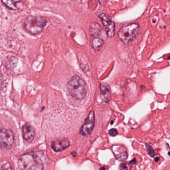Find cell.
Masks as SVG:
<instances>
[{
    "mask_svg": "<svg viewBox=\"0 0 170 170\" xmlns=\"http://www.w3.org/2000/svg\"><path fill=\"white\" fill-rule=\"evenodd\" d=\"M47 24V20L40 16H29L23 21V28L28 34L36 36L43 31Z\"/></svg>",
    "mask_w": 170,
    "mask_h": 170,
    "instance_id": "1",
    "label": "cell"
},
{
    "mask_svg": "<svg viewBox=\"0 0 170 170\" xmlns=\"http://www.w3.org/2000/svg\"><path fill=\"white\" fill-rule=\"evenodd\" d=\"M67 88L69 94L75 99H82L86 96V84L78 76L71 77L67 83Z\"/></svg>",
    "mask_w": 170,
    "mask_h": 170,
    "instance_id": "2",
    "label": "cell"
},
{
    "mask_svg": "<svg viewBox=\"0 0 170 170\" xmlns=\"http://www.w3.org/2000/svg\"><path fill=\"white\" fill-rule=\"evenodd\" d=\"M140 30V26L136 23L124 26L119 29L117 36L122 43L128 44L134 41L138 36Z\"/></svg>",
    "mask_w": 170,
    "mask_h": 170,
    "instance_id": "3",
    "label": "cell"
},
{
    "mask_svg": "<svg viewBox=\"0 0 170 170\" xmlns=\"http://www.w3.org/2000/svg\"><path fill=\"white\" fill-rule=\"evenodd\" d=\"M20 160L24 169L27 170H43V169L41 159L33 153L24 154L20 157Z\"/></svg>",
    "mask_w": 170,
    "mask_h": 170,
    "instance_id": "4",
    "label": "cell"
},
{
    "mask_svg": "<svg viewBox=\"0 0 170 170\" xmlns=\"http://www.w3.org/2000/svg\"><path fill=\"white\" fill-rule=\"evenodd\" d=\"M14 142V136L12 131L9 129H2L0 133V143L1 148L10 149Z\"/></svg>",
    "mask_w": 170,
    "mask_h": 170,
    "instance_id": "5",
    "label": "cell"
},
{
    "mask_svg": "<svg viewBox=\"0 0 170 170\" xmlns=\"http://www.w3.org/2000/svg\"><path fill=\"white\" fill-rule=\"evenodd\" d=\"M95 124V114L94 111H91L88 115L84 123L80 130V133L83 136L91 134Z\"/></svg>",
    "mask_w": 170,
    "mask_h": 170,
    "instance_id": "6",
    "label": "cell"
},
{
    "mask_svg": "<svg viewBox=\"0 0 170 170\" xmlns=\"http://www.w3.org/2000/svg\"><path fill=\"white\" fill-rule=\"evenodd\" d=\"M99 17L105 28L107 35L110 38L113 37L115 35V22L112 21L111 18L104 13L100 14Z\"/></svg>",
    "mask_w": 170,
    "mask_h": 170,
    "instance_id": "7",
    "label": "cell"
},
{
    "mask_svg": "<svg viewBox=\"0 0 170 170\" xmlns=\"http://www.w3.org/2000/svg\"><path fill=\"white\" fill-rule=\"evenodd\" d=\"M22 136L25 141L31 143L34 139L36 132L31 126L29 124H26L22 127Z\"/></svg>",
    "mask_w": 170,
    "mask_h": 170,
    "instance_id": "8",
    "label": "cell"
},
{
    "mask_svg": "<svg viewBox=\"0 0 170 170\" xmlns=\"http://www.w3.org/2000/svg\"><path fill=\"white\" fill-rule=\"evenodd\" d=\"M70 145V143L67 139L58 140L52 141V148L55 151H62L68 148Z\"/></svg>",
    "mask_w": 170,
    "mask_h": 170,
    "instance_id": "9",
    "label": "cell"
},
{
    "mask_svg": "<svg viewBox=\"0 0 170 170\" xmlns=\"http://www.w3.org/2000/svg\"><path fill=\"white\" fill-rule=\"evenodd\" d=\"M102 29L101 26L98 24V23L93 22L90 24L89 27V34L90 37H95L99 36L101 37L102 34Z\"/></svg>",
    "mask_w": 170,
    "mask_h": 170,
    "instance_id": "10",
    "label": "cell"
},
{
    "mask_svg": "<svg viewBox=\"0 0 170 170\" xmlns=\"http://www.w3.org/2000/svg\"><path fill=\"white\" fill-rule=\"evenodd\" d=\"M100 90L102 99H103V101L106 102L109 101L111 98V94L110 92V88L108 85L104 83H101Z\"/></svg>",
    "mask_w": 170,
    "mask_h": 170,
    "instance_id": "11",
    "label": "cell"
},
{
    "mask_svg": "<svg viewBox=\"0 0 170 170\" xmlns=\"http://www.w3.org/2000/svg\"><path fill=\"white\" fill-rule=\"evenodd\" d=\"M104 41L101 37L95 36L90 38V44L92 48L95 51H98L101 48Z\"/></svg>",
    "mask_w": 170,
    "mask_h": 170,
    "instance_id": "12",
    "label": "cell"
},
{
    "mask_svg": "<svg viewBox=\"0 0 170 170\" xmlns=\"http://www.w3.org/2000/svg\"><path fill=\"white\" fill-rule=\"evenodd\" d=\"M21 1L22 0H2V2L8 8L15 10L17 9V3L21 2Z\"/></svg>",
    "mask_w": 170,
    "mask_h": 170,
    "instance_id": "13",
    "label": "cell"
},
{
    "mask_svg": "<svg viewBox=\"0 0 170 170\" xmlns=\"http://www.w3.org/2000/svg\"><path fill=\"white\" fill-rule=\"evenodd\" d=\"M17 59L16 57H8L5 59V64L6 67L7 69H13L15 68V65H17Z\"/></svg>",
    "mask_w": 170,
    "mask_h": 170,
    "instance_id": "14",
    "label": "cell"
},
{
    "mask_svg": "<svg viewBox=\"0 0 170 170\" xmlns=\"http://www.w3.org/2000/svg\"><path fill=\"white\" fill-rule=\"evenodd\" d=\"M127 157H128V154L127 152H124L123 153L118 155L116 156V159L120 161H124L127 159Z\"/></svg>",
    "mask_w": 170,
    "mask_h": 170,
    "instance_id": "15",
    "label": "cell"
},
{
    "mask_svg": "<svg viewBox=\"0 0 170 170\" xmlns=\"http://www.w3.org/2000/svg\"><path fill=\"white\" fill-rule=\"evenodd\" d=\"M146 149L147 150V152H148L150 156L152 158H153L155 156V152L153 150L152 147L148 144H146Z\"/></svg>",
    "mask_w": 170,
    "mask_h": 170,
    "instance_id": "16",
    "label": "cell"
},
{
    "mask_svg": "<svg viewBox=\"0 0 170 170\" xmlns=\"http://www.w3.org/2000/svg\"><path fill=\"white\" fill-rule=\"evenodd\" d=\"M120 167L121 169H123V170H130L131 169L130 165L126 163H123L121 164Z\"/></svg>",
    "mask_w": 170,
    "mask_h": 170,
    "instance_id": "17",
    "label": "cell"
},
{
    "mask_svg": "<svg viewBox=\"0 0 170 170\" xmlns=\"http://www.w3.org/2000/svg\"><path fill=\"white\" fill-rule=\"evenodd\" d=\"M108 133H109L110 136L114 137V136H116L117 134H118V131H117L116 129H111L108 131Z\"/></svg>",
    "mask_w": 170,
    "mask_h": 170,
    "instance_id": "18",
    "label": "cell"
},
{
    "mask_svg": "<svg viewBox=\"0 0 170 170\" xmlns=\"http://www.w3.org/2000/svg\"><path fill=\"white\" fill-rule=\"evenodd\" d=\"M1 170H9V169H12V168L10 166L9 163H7L2 166L1 168Z\"/></svg>",
    "mask_w": 170,
    "mask_h": 170,
    "instance_id": "19",
    "label": "cell"
},
{
    "mask_svg": "<svg viewBox=\"0 0 170 170\" xmlns=\"http://www.w3.org/2000/svg\"><path fill=\"white\" fill-rule=\"evenodd\" d=\"M136 162H137V161H136V159H135V158H134V159L131 160V161L129 162V163L135 164L136 163Z\"/></svg>",
    "mask_w": 170,
    "mask_h": 170,
    "instance_id": "20",
    "label": "cell"
},
{
    "mask_svg": "<svg viewBox=\"0 0 170 170\" xmlns=\"http://www.w3.org/2000/svg\"><path fill=\"white\" fill-rule=\"evenodd\" d=\"M160 160V158L159 157H156V158H155V161L156 162H157L159 161Z\"/></svg>",
    "mask_w": 170,
    "mask_h": 170,
    "instance_id": "21",
    "label": "cell"
},
{
    "mask_svg": "<svg viewBox=\"0 0 170 170\" xmlns=\"http://www.w3.org/2000/svg\"><path fill=\"white\" fill-rule=\"evenodd\" d=\"M100 169H104V170H105V167H102L101 168H100Z\"/></svg>",
    "mask_w": 170,
    "mask_h": 170,
    "instance_id": "22",
    "label": "cell"
},
{
    "mask_svg": "<svg viewBox=\"0 0 170 170\" xmlns=\"http://www.w3.org/2000/svg\"><path fill=\"white\" fill-rule=\"evenodd\" d=\"M168 59H170V55L168 57Z\"/></svg>",
    "mask_w": 170,
    "mask_h": 170,
    "instance_id": "23",
    "label": "cell"
},
{
    "mask_svg": "<svg viewBox=\"0 0 170 170\" xmlns=\"http://www.w3.org/2000/svg\"><path fill=\"white\" fill-rule=\"evenodd\" d=\"M168 155H169V156H170V152H168Z\"/></svg>",
    "mask_w": 170,
    "mask_h": 170,
    "instance_id": "24",
    "label": "cell"
},
{
    "mask_svg": "<svg viewBox=\"0 0 170 170\" xmlns=\"http://www.w3.org/2000/svg\"><path fill=\"white\" fill-rule=\"evenodd\" d=\"M113 121H112V122H111V124H113Z\"/></svg>",
    "mask_w": 170,
    "mask_h": 170,
    "instance_id": "25",
    "label": "cell"
}]
</instances>
